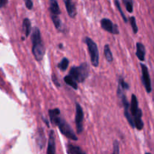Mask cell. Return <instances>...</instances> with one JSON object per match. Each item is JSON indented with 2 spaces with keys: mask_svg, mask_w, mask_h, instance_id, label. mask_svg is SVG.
<instances>
[{
  "mask_svg": "<svg viewBox=\"0 0 154 154\" xmlns=\"http://www.w3.org/2000/svg\"><path fill=\"white\" fill-rule=\"evenodd\" d=\"M50 120L52 124L57 126L63 135L72 141H78V137L69 126V123L60 117V110L59 108H54L48 111Z\"/></svg>",
  "mask_w": 154,
  "mask_h": 154,
  "instance_id": "6da1fadb",
  "label": "cell"
},
{
  "mask_svg": "<svg viewBox=\"0 0 154 154\" xmlns=\"http://www.w3.org/2000/svg\"><path fill=\"white\" fill-rule=\"evenodd\" d=\"M31 38L32 42L33 56L38 62L42 61L45 54V48L42 42L40 30L38 28H33Z\"/></svg>",
  "mask_w": 154,
  "mask_h": 154,
  "instance_id": "7a4b0ae2",
  "label": "cell"
},
{
  "mask_svg": "<svg viewBox=\"0 0 154 154\" xmlns=\"http://www.w3.org/2000/svg\"><path fill=\"white\" fill-rule=\"evenodd\" d=\"M90 68L87 63H82L79 66H74L71 69L69 75L78 83H83L89 76Z\"/></svg>",
  "mask_w": 154,
  "mask_h": 154,
  "instance_id": "3957f363",
  "label": "cell"
},
{
  "mask_svg": "<svg viewBox=\"0 0 154 154\" xmlns=\"http://www.w3.org/2000/svg\"><path fill=\"white\" fill-rule=\"evenodd\" d=\"M117 95H118L119 98L120 99L122 104H123V108H124V115L125 117H126V120H127L129 125H130L132 128H135V123H134L133 117H132V114H131L130 111V104L129 103L126 95L123 93V89L122 88L120 85L118 86V89H117Z\"/></svg>",
  "mask_w": 154,
  "mask_h": 154,
  "instance_id": "277c9868",
  "label": "cell"
},
{
  "mask_svg": "<svg viewBox=\"0 0 154 154\" xmlns=\"http://www.w3.org/2000/svg\"><path fill=\"white\" fill-rule=\"evenodd\" d=\"M84 42L86 43L87 48H88L89 54H90V61H91L92 65L94 67H97L99 63V54L97 45L90 38L88 37L85 38Z\"/></svg>",
  "mask_w": 154,
  "mask_h": 154,
  "instance_id": "5b68a950",
  "label": "cell"
},
{
  "mask_svg": "<svg viewBox=\"0 0 154 154\" xmlns=\"http://www.w3.org/2000/svg\"><path fill=\"white\" fill-rule=\"evenodd\" d=\"M141 79H142L143 85L144 86L146 91L147 93H150L152 91V85H151V81H150V74H149L148 69H147V66L144 64H141Z\"/></svg>",
  "mask_w": 154,
  "mask_h": 154,
  "instance_id": "8992f818",
  "label": "cell"
},
{
  "mask_svg": "<svg viewBox=\"0 0 154 154\" xmlns=\"http://www.w3.org/2000/svg\"><path fill=\"white\" fill-rule=\"evenodd\" d=\"M84 111L80 104L76 103V113H75V124H76L78 134H81L84 129Z\"/></svg>",
  "mask_w": 154,
  "mask_h": 154,
  "instance_id": "52a82bcc",
  "label": "cell"
},
{
  "mask_svg": "<svg viewBox=\"0 0 154 154\" xmlns=\"http://www.w3.org/2000/svg\"><path fill=\"white\" fill-rule=\"evenodd\" d=\"M100 25L104 30L107 31L108 32L111 33V34L118 35L120 33L117 26L108 18H103V19L101 20Z\"/></svg>",
  "mask_w": 154,
  "mask_h": 154,
  "instance_id": "ba28073f",
  "label": "cell"
},
{
  "mask_svg": "<svg viewBox=\"0 0 154 154\" xmlns=\"http://www.w3.org/2000/svg\"><path fill=\"white\" fill-rule=\"evenodd\" d=\"M130 111L132 114V117L135 118L138 117H141L143 116V113L141 109L138 108V102L135 95H132V99H131V104H130Z\"/></svg>",
  "mask_w": 154,
  "mask_h": 154,
  "instance_id": "9c48e42d",
  "label": "cell"
},
{
  "mask_svg": "<svg viewBox=\"0 0 154 154\" xmlns=\"http://www.w3.org/2000/svg\"><path fill=\"white\" fill-rule=\"evenodd\" d=\"M48 154H55L56 153V142H55V135L53 130H51L49 133V138H48V150H47Z\"/></svg>",
  "mask_w": 154,
  "mask_h": 154,
  "instance_id": "30bf717a",
  "label": "cell"
},
{
  "mask_svg": "<svg viewBox=\"0 0 154 154\" xmlns=\"http://www.w3.org/2000/svg\"><path fill=\"white\" fill-rule=\"evenodd\" d=\"M35 141L38 147L41 150H42V149L44 148V147L45 146V141H46L45 132H44L42 129H38L35 134Z\"/></svg>",
  "mask_w": 154,
  "mask_h": 154,
  "instance_id": "8fae6325",
  "label": "cell"
},
{
  "mask_svg": "<svg viewBox=\"0 0 154 154\" xmlns=\"http://www.w3.org/2000/svg\"><path fill=\"white\" fill-rule=\"evenodd\" d=\"M65 3V6H66V11H67L69 17L72 18H75V16L77 15V11L75 5L72 2V0H63Z\"/></svg>",
  "mask_w": 154,
  "mask_h": 154,
  "instance_id": "7c38bea8",
  "label": "cell"
},
{
  "mask_svg": "<svg viewBox=\"0 0 154 154\" xmlns=\"http://www.w3.org/2000/svg\"><path fill=\"white\" fill-rule=\"evenodd\" d=\"M145 55H146V50L145 47L144 46L142 43L141 42H138L136 44V56L139 60L141 61H144L145 60Z\"/></svg>",
  "mask_w": 154,
  "mask_h": 154,
  "instance_id": "4fadbf2b",
  "label": "cell"
},
{
  "mask_svg": "<svg viewBox=\"0 0 154 154\" xmlns=\"http://www.w3.org/2000/svg\"><path fill=\"white\" fill-rule=\"evenodd\" d=\"M49 11L51 15H60L61 11L59 7L58 2L57 0H50L49 2Z\"/></svg>",
  "mask_w": 154,
  "mask_h": 154,
  "instance_id": "5bb4252c",
  "label": "cell"
},
{
  "mask_svg": "<svg viewBox=\"0 0 154 154\" xmlns=\"http://www.w3.org/2000/svg\"><path fill=\"white\" fill-rule=\"evenodd\" d=\"M67 153L69 154H85L86 152L81 150L78 146L73 145L72 144H67Z\"/></svg>",
  "mask_w": 154,
  "mask_h": 154,
  "instance_id": "9a60e30c",
  "label": "cell"
},
{
  "mask_svg": "<svg viewBox=\"0 0 154 154\" xmlns=\"http://www.w3.org/2000/svg\"><path fill=\"white\" fill-rule=\"evenodd\" d=\"M23 28L24 32H25L26 37H28L31 32V22L28 18H25L23 21Z\"/></svg>",
  "mask_w": 154,
  "mask_h": 154,
  "instance_id": "2e32d148",
  "label": "cell"
},
{
  "mask_svg": "<svg viewBox=\"0 0 154 154\" xmlns=\"http://www.w3.org/2000/svg\"><path fill=\"white\" fill-rule=\"evenodd\" d=\"M64 81L66 82V84H68L69 86L72 87V88L75 89V90H77V89H78V84H77V81H75L69 74L67 76L65 77Z\"/></svg>",
  "mask_w": 154,
  "mask_h": 154,
  "instance_id": "e0dca14e",
  "label": "cell"
},
{
  "mask_svg": "<svg viewBox=\"0 0 154 154\" xmlns=\"http://www.w3.org/2000/svg\"><path fill=\"white\" fill-rule=\"evenodd\" d=\"M104 54H105V58H106L107 61H108V63H112L114 58H113V54L112 52H111L109 45H106L105 46V48H104Z\"/></svg>",
  "mask_w": 154,
  "mask_h": 154,
  "instance_id": "ac0fdd59",
  "label": "cell"
},
{
  "mask_svg": "<svg viewBox=\"0 0 154 154\" xmlns=\"http://www.w3.org/2000/svg\"><path fill=\"white\" fill-rule=\"evenodd\" d=\"M51 17L52 19V21L54 23V26H55L56 29H58L59 31H62L63 26H62V23L61 20H60V18L59 17V15H51Z\"/></svg>",
  "mask_w": 154,
  "mask_h": 154,
  "instance_id": "d6986e66",
  "label": "cell"
},
{
  "mask_svg": "<svg viewBox=\"0 0 154 154\" xmlns=\"http://www.w3.org/2000/svg\"><path fill=\"white\" fill-rule=\"evenodd\" d=\"M69 61L67 58L64 57L61 61L60 62V63L58 64V68L61 71H66L67 69L68 66H69Z\"/></svg>",
  "mask_w": 154,
  "mask_h": 154,
  "instance_id": "ffe728a7",
  "label": "cell"
},
{
  "mask_svg": "<svg viewBox=\"0 0 154 154\" xmlns=\"http://www.w3.org/2000/svg\"><path fill=\"white\" fill-rule=\"evenodd\" d=\"M129 21H130L131 26H132V31H133L134 34H137L138 31V26H137L136 20H135V17L133 16L130 17V18H129Z\"/></svg>",
  "mask_w": 154,
  "mask_h": 154,
  "instance_id": "44dd1931",
  "label": "cell"
},
{
  "mask_svg": "<svg viewBox=\"0 0 154 154\" xmlns=\"http://www.w3.org/2000/svg\"><path fill=\"white\" fill-rule=\"evenodd\" d=\"M128 12L132 13L133 11V0H123Z\"/></svg>",
  "mask_w": 154,
  "mask_h": 154,
  "instance_id": "7402d4cb",
  "label": "cell"
},
{
  "mask_svg": "<svg viewBox=\"0 0 154 154\" xmlns=\"http://www.w3.org/2000/svg\"><path fill=\"white\" fill-rule=\"evenodd\" d=\"M114 3H115V5L116 7H117V8L118 9L119 12L120 13V15H121L122 18L123 19V20H124L125 23H127L128 22V20L127 18H126V17L125 16L124 13H123V11H122V8L121 6H120V2L118 1V0H114Z\"/></svg>",
  "mask_w": 154,
  "mask_h": 154,
  "instance_id": "603a6c76",
  "label": "cell"
},
{
  "mask_svg": "<svg viewBox=\"0 0 154 154\" xmlns=\"http://www.w3.org/2000/svg\"><path fill=\"white\" fill-rule=\"evenodd\" d=\"M119 85L123 89V90H129V85L126 82H125L124 79L123 78H119Z\"/></svg>",
  "mask_w": 154,
  "mask_h": 154,
  "instance_id": "cb8c5ba5",
  "label": "cell"
},
{
  "mask_svg": "<svg viewBox=\"0 0 154 154\" xmlns=\"http://www.w3.org/2000/svg\"><path fill=\"white\" fill-rule=\"evenodd\" d=\"M24 3H25V5L26 7V8H28L29 10H32L33 8V2L32 0H23Z\"/></svg>",
  "mask_w": 154,
  "mask_h": 154,
  "instance_id": "d4e9b609",
  "label": "cell"
},
{
  "mask_svg": "<svg viewBox=\"0 0 154 154\" xmlns=\"http://www.w3.org/2000/svg\"><path fill=\"white\" fill-rule=\"evenodd\" d=\"M119 143L117 141H115L114 142V153H120V150H119Z\"/></svg>",
  "mask_w": 154,
  "mask_h": 154,
  "instance_id": "484cf974",
  "label": "cell"
},
{
  "mask_svg": "<svg viewBox=\"0 0 154 154\" xmlns=\"http://www.w3.org/2000/svg\"><path fill=\"white\" fill-rule=\"evenodd\" d=\"M52 80H53V81H54V84H55V85L57 86V87H60V84L58 83V81H57V77H56L55 75H53V76H52Z\"/></svg>",
  "mask_w": 154,
  "mask_h": 154,
  "instance_id": "4316f807",
  "label": "cell"
},
{
  "mask_svg": "<svg viewBox=\"0 0 154 154\" xmlns=\"http://www.w3.org/2000/svg\"><path fill=\"white\" fill-rule=\"evenodd\" d=\"M8 3V0H0V8L5 6Z\"/></svg>",
  "mask_w": 154,
  "mask_h": 154,
  "instance_id": "83f0119b",
  "label": "cell"
}]
</instances>
